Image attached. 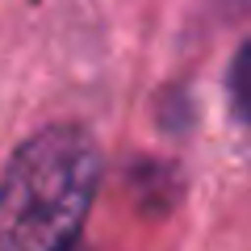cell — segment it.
<instances>
[{"label":"cell","mask_w":251,"mask_h":251,"mask_svg":"<svg viewBox=\"0 0 251 251\" xmlns=\"http://www.w3.org/2000/svg\"><path fill=\"white\" fill-rule=\"evenodd\" d=\"M100 176L80 126H46L0 176V251H72Z\"/></svg>","instance_id":"6da1fadb"},{"label":"cell","mask_w":251,"mask_h":251,"mask_svg":"<svg viewBox=\"0 0 251 251\" xmlns=\"http://www.w3.org/2000/svg\"><path fill=\"white\" fill-rule=\"evenodd\" d=\"M230 100L243 122H251V42L239 50V59L230 67Z\"/></svg>","instance_id":"7a4b0ae2"}]
</instances>
